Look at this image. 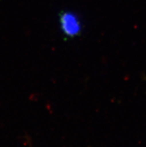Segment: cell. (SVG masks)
Instances as JSON below:
<instances>
[{"instance_id": "1", "label": "cell", "mask_w": 146, "mask_h": 147, "mask_svg": "<svg viewBox=\"0 0 146 147\" xmlns=\"http://www.w3.org/2000/svg\"><path fill=\"white\" fill-rule=\"evenodd\" d=\"M60 23L62 32L67 37L78 36L81 30L79 19L71 12H62L60 15Z\"/></svg>"}]
</instances>
